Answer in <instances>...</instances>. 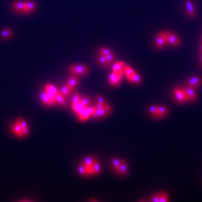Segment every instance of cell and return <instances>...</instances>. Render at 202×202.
Masks as SVG:
<instances>
[{"instance_id": "cell-1", "label": "cell", "mask_w": 202, "mask_h": 202, "mask_svg": "<svg viewBox=\"0 0 202 202\" xmlns=\"http://www.w3.org/2000/svg\"><path fill=\"white\" fill-rule=\"evenodd\" d=\"M173 94L175 100L180 103H184L185 102L189 101V99L186 96L183 88H175L173 89Z\"/></svg>"}, {"instance_id": "cell-2", "label": "cell", "mask_w": 202, "mask_h": 202, "mask_svg": "<svg viewBox=\"0 0 202 202\" xmlns=\"http://www.w3.org/2000/svg\"><path fill=\"white\" fill-rule=\"evenodd\" d=\"M70 70L73 73L79 75L86 74L88 72V69L87 66L83 65H76L71 66L70 67Z\"/></svg>"}, {"instance_id": "cell-3", "label": "cell", "mask_w": 202, "mask_h": 202, "mask_svg": "<svg viewBox=\"0 0 202 202\" xmlns=\"http://www.w3.org/2000/svg\"><path fill=\"white\" fill-rule=\"evenodd\" d=\"M163 33L167 43H170L173 46H178L180 44V40L175 34L168 32H163Z\"/></svg>"}, {"instance_id": "cell-4", "label": "cell", "mask_w": 202, "mask_h": 202, "mask_svg": "<svg viewBox=\"0 0 202 202\" xmlns=\"http://www.w3.org/2000/svg\"><path fill=\"white\" fill-rule=\"evenodd\" d=\"M202 83L201 78L199 76H194L190 77L186 81V86L196 89Z\"/></svg>"}, {"instance_id": "cell-5", "label": "cell", "mask_w": 202, "mask_h": 202, "mask_svg": "<svg viewBox=\"0 0 202 202\" xmlns=\"http://www.w3.org/2000/svg\"><path fill=\"white\" fill-rule=\"evenodd\" d=\"M123 72H114L111 74L109 78V81L112 85H116L120 81L122 80L123 78Z\"/></svg>"}, {"instance_id": "cell-6", "label": "cell", "mask_w": 202, "mask_h": 202, "mask_svg": "<svg viewBox=\"0 0 202 202\" xmlns=\"http://www.w3.org/2000/svg\"><path fill=\"white\" fill-rule=\"evenodd\" d=\"M183 89L186 96L189 98V101H192L193 102L196 101L197 100V96L196 92L195 91V89L190 86H186L185 88H183Z\"/></svg>"}, {"instance_id": "cell-7", "label": "cell", "mask_w": 202, "mask_h": 202, "mask_svg": "<svg viewBox=\"0 0 202 202\" xmlns=\"http://www.w3.org/2000/svg\"><path fill=\"white\" fill-rule=\"evenodd\" d=\"M111 111L110 106L108 104H104V107L100 109H96L92 117H102L103 116Z\"/></svg>"}, {"instance_id": "cell-8", "label": "cell", "mask_w": 202, "mask_h": 202, "mask_svg": "<svg viewBox=\"0 0 202 202\" xmlns=\"http://www.w3.org/2000/svg\"><path fill=\"white\" fill-rule=\"evenodd\" d=\"M155 42H156V46L159 49L164 47L166 45L167 42V40L166 39V37L164 35L163 32L160 33L158 35V36L156 37Z\"/></svg>"}, {"instance_id": "cell-9", "label": "cell", "mask_w": 202, "mask_h": 202, "mask_svg": "<svg viewBox=\"0 0 202 202\" xmlns=\"http://www.w3.org/2000/svg\"><path fill=\"white\" fill-rule=\"evenodd\" d=\"M14 9L19 13L25 14V4L23 1H15L13 3Z\"/></svg>"}, {"instance_id": "cell-10", "label": "cell", "mask_w": 202, "mask_h": 202, "mask_svg": "<svg viewBox=\"0 0 202 202\" xmlns=\"http://www.w3.org/2000/svg\"><path fill=\"white\" fill-rule=\"evenodd\" d=\"M72 108L73 110L75 111L76 113H77L78 115L83 113L84 111H85L86 108V106L83 104L81 102H79L77 103L72 104Z\"/></svg>"}, {"instance_id": "cell-11", "label": "cell", "mask_w": 202, "mask_h": 202, "mask_svg": "<svg viewBox=\"0 0 202 202\" xmlns=\"http://www.w3.org/2000/svg\"><path fill=\"white\" fill-rule=\"evenodd\" d=\"M185 4L188 15L191 18H193L195 15V8L194 4L191 0H186Z\"/></svg>"}, {"instance_id": "cell-12", "label": "cell", "mask_w": 202, "mask_h": 202, "mask_svg": "<svg viewBox=\"0 0 202 202\" xmlns=\"http://www.w3.org/2000/svg\"><path fill=\"white\" fill-rule=\"evenodd\" d=\"M25 14H31L36 9V5L33 1H25Z\"/></svg>"}, {"instance_id": "cell-13", "label": "cell", "mask_w": 202, "mask_h": 202, "mask_svg": "<svg viewBox=\"0 0 202 202\" xmlns=\"http://www.w3.org/2000/svg\"><path fill=\"white\" fill-rule=\"evenodd\" d=\"M12 31L10 28H5L1 31L0 37L4 40H7L11 38L12 36Z\"/></svg>"}, {"instance_id": "cell-14", "label": "cell", "mask_w": 202, "mask_h": 202, "mask_svg": "<svg viewBox=\"0 0 202 202\" xmlns=\"http://www.w3.org/2000/svg\"><path fill=\"white\" fill-rule=\"evenodd\" d=\"M125 64L123 62H117L114 64L112 66V71L114 72H122L123 69L125 67Z\"/></svg>"}, {"instance_id": "cell-15", "label": "cell", "mask_w": 202, "mask_h": 202, "mask_svg": "<svg viewBox=\"0 0 202 202\" xmlns=\"http://www.w3.org/2000/svg\"><path fill=\"white\" fill-rule=\"evenodd\" d=\"M117 171L122 175H125L127 173L128 165H127L126 162L125 161H124L123 160L121 161V163L120 164V166Z\"/></svg>"}, {"instance_id": "cell-16", "label": "cell", "mask_w": 202, "mask_h": 202, "mask_svg": "<svg viewBox=\"0 0 202 202\" xmlns=\"http://www.w3.org/2000/svg\"><path fill=\"white\" fill-rule=\"evenodd\" d=\"M55 99L56 102H57L61 105L65 106L66 104L65 96L62 95L60 92H59L57 94H56Z\"/></svg>"}, {"instance_id": "cell-17", "label": "cell", "mask_w": 202, "mask_h": 202, "mask_svg": "<svg viewBox=\"0 0 202 202\" xmlns=\"http://www.w3.org/2000/svg\"><path fill=\"white\" fill-rule=\"evenodd\" d=\"M78 80L76 76H73L71 77L66 83V84L69 86L70 88L73 89L74 87H75L78 84Z\"/></svg>"}, {"instance_id": "cell-18", "label": "cell", "mask_w": 202, "mask_h": 202, "mask_svg": "<svg viewBox=\"0 0 202 202\" xmlns=\"http://www.w3.org/2000/svg\"><path fill=\"white\" fill-rule=\"evenodd\" d=\"M168 111L167 107L163 106H158V117H163L166 116L168 113Z\"/></svg>"}, {"instance_id": "cell-19", "label": "cell", "mask_w": 202, "mask_h": 202, "mask_svg": "<svg viewBox=\"0 0 202 202\" xmlns=\"http://www.w3.org/2000/svg\"><path fill=\"white\" fill-rule=\"evenodd\" d=\"M124 72L126 76H127L128 80L131 78V77L133 76V75H134L135 73L134 71L128 66H125V67L124 68Z\"/></svg>"}, {"instance_id": "cell-20", "label": "cell", "mask_w": 202, "mask_h": 202, "mask_svg": "<svg viewBox=\"0 0 202 202\" xmlns=\"http://www.w3.org/2000/svg\"><path fill=\"white\" fill-rule=\"evenodd\" d=\"M97 159L93 157H86L84 159V164L86 166L93 165L96 162Z\"/></svg>"}, {"instance_id": "cell-21", "label": "cell", "mask_w": 202, "mask_h": 202, "mask_svg": "<svg viewBox=\"0 0 202 202\" xmlns=\"http://www.w3.org/2000/svg\"><path fill=\"white\" fill-rule=\"evenodd\" d=\"M40 97H41V99L42 100V101H43L44 103L47 104H52V103H51V102L50 101L49 98V97H48V96H47V93H46V91L41 93V95H40Z\"/></svg>"}, {"instance_id": "cell-22", "label": "cell", "mask_w": 202, "mask_h": 202, "mask_svg": "<svg viewBox=\"0 0 202 202\" xmlns=\"http://www.w3.org/2000/svg\"><path fill=\"white\" fill-rule=\"evenodd\" d=\"M141 76L135 72L134 75H133L131 78L129 80V81L135 83L136 84H139L141 82Z\"/></svg>"}, {"instance_id": "cell-23", "label": "cell", "mask_w": 202, "mask_h": 202, "mask_svg": "<svg viewBox=\"0 0 202 202\" xmlns=\"http://www.w3.org/2000/svg\"><path fill=\"white\" fill-rule=\"evenodd\" d=\"M72 89L70 88L69 86H67V84H66L65 86H62V88L61 89V93L62 95H64L65 97V96H67L70 93V91Z\"/></svg>"}, {"instance_id": "cell-24", "label": "cell", "mask_w": 202, "mask_h": 202, "mask_svg": "<svg viewBox=\"0 0 202 202\" xmlns=\"http://www.w3.org/2000/svg\"><path fill=\"white\" fill-rule=\"evenodd\" d=\"M159 202H168V198L165 191H161L159 193Z\"/></svg>"}, {"instance_id": "cell-25", "label": "cell", "mask_w": 202, "mask_h": 202, "mask_svg": "<svg viewBox=\"0 0 202 202\" xmlns=\"http://www.w3.org/2000/svg\"><path fill=\"white\" fill-rule=\"evenodd\" d=\"M90 117H91V115L86 110V111H84L83 113L79 115V119L81 121H84L86 120L87 119H88Z\"/></svg>"}, {"instance_id": "cell-26", "label": "cell", "mask_w": 202, "mask_h": 202, "mask_svg": "<svg viewBox=\"0 0 202 202\" xmlns=\"http://www.w3.org/2000/svg\"><path fill=\"white\" fill-rule=\"evenodd\" d=\"M121 161L122 160L118 159V158H115L112 160V163L113 167H114V168L116 171L118 170V169L120 166V164L121 163Z\"/></svg>"}, {"instance_id": "cell-27", "label": "cell", "mask_w": 202, "mask_h": 202, "mask_svg": "<svg viewBox=\"0 0 202 202\" xmlns=\"http://www.w3.org/2000/svg\"><path fill=\"white\" fill-rule=\"evenodd\" d=\"M149 111L150 113L154 116H158V106H151L149 107Z\"/></svg>"}, {"instance_id": "cell-28", "label": "cell", "mask_w": 202, "mask_h": 202, "mask_svg": "<svg viewBox=\"0 0 202 202\" xmlns=\"http://www.w3.org/2000/svg\"><path fill=\"white\" fill-rule=\"evenodd\" d=\"M45 91H48L49 92H52L53 93H54L55 94H57L59 92L57 89V88H56L55 86L52 84H48L46 86V90Z\"/></svg>"}, {"instance_id": "cell-29", "label": "cell", "mask_w": 202, "mask_h": 202, "mask_svg": "<svg viewBox=\"0 0 202 202\" xmlns=\"http://www.w3.org/2000/svg\"><path fill=\"white\" fill-rule=\"evenodd\" d=\"M13 130L16 134L19 135H22L23 134L22 132V128L20 127V126L18 123L13 126Z\"/></svg>"}, {"instance_id": "cell-30", "label": "cell", "mask_w": 202, "mask_h": 202, "mask_svg": "<svg viewBox=\"0 0 202 202\" xmlns=\"http://www.w3.org/2000/svg\"><path fill=\"white\" fill-rule=\"evenodd\" d=\"M101 166L97 162H96L93 165V174H97L101 171Z\"/></svg>"}, {"instance_id": "cell-31", "label": "cell", "mask_w": 202, "mask_h": 202, "mask_svg": "<svg viewBox=\"0 0 202 202\" xmlns=\"http://www.w3.org/2000/svg\"><path fill=\"white\" fill-rule=\"evenodd\" d=\"M45 91L46 92V93H47V96H48V97L49 98L50 101L51 102L52 104L55 103L56 102V94H55L54 93H53L52 92H49V91Z\"/></svg>"}, {"instance_id": "cell-32", "label": "cell", "mask_w": 202, "mask_h": 202, "mask_svg": "<svg viewBox=\"0 0 202 202\" xmlns=\"http://www.w3.org/2000/svg\"><path fill=\"white\" fill-rule=\"evenodd\" d=\"M80 99H81V97L79 94L78 93H75L71 99V105L78 103L80 101Z\"/></svg>"}, {"instance_id": "cell-33", "label": "cell", "mask_w": 202, "mask_h": 202, "mask_svg": "<svg viewBox=\"0 0 202 202\" xmlns=\"http://www.w3.org/2000/svg\"><path fill=\"white\" fill-rule=\"evenodd\" d=\"M98 62L103 65H107L108 64V62L107 61V60L106 59V56L103 55H101L99 57H98Z\"/></svg>"}, {"instance_id": "cell-34", "label": "cell", "mask_w": 202, "mask_h": 202, "mask_svg": "<svg viewBox=\"0 0 202 202\" xmlns=\"http://www.w3.org/2000/svg\"><path fill=\"white\" fill-rule=\"evenodd\" d=\"M78 171H79L80 174H81L83 175H87L86 169V166L84 163L80 165L78 167Z\"/></svg>"}, {"instance_id": "cell-35", "label": "cell", "mask_w": 202, "mask_h": 202, "mask_svg": "<svg viewBox=\"0 0 202 202\" xmlns=\"http://www.w3.org/2000/svg\"><path fill=\"white\" fill-rule=\"evenodd\" d=\"M100 52H101V55L104 56L108 55L110 54H112V51L110 49H106V48H103V47L100 49Z\"/></svg>"}, {"instance_id": "cell-36", "label": "cell", "mask_w": 202, "mask_h": 202, "mask_svg": "<svg viewBox=\"0 0 202 202\" xmlns=\"http://www.w3.org/2000/svg\"><path fill=\"white\" fill-rule=\"evenodd\" d=\"M96 110V108L95 106H91V107H88L87 106L86 108V111L89 113V114L91 115V116H92V115L94 114Z\"/></svg>"}, {"instance_id": "cell-37", "label": "cell", "mask_w": 202, "mask_h": 202, "mask_svg": "<svg viewBox=\"0 0 202 202\" xmlns=\"http://www.w3.org/2000/svg\"><path fill=\"white\" fill-rule=\"evenodd\" d=\"M80 102H81L84 105L88 106V105L91 102V99H90V98H88L87 97H84L81 98Z\"/></svg>"}, {"instance_id": "cell-38", "label": "cell", "mask_w": 202, "mask_h": 202, "mask_svg": "<svg viewBox=\"0 0 202 202\" xmlns=\"http://www.w3.org/2000/svg\"><path fill=\"white\" fill-rule=\"evenodd\" d=\"M151 201L152 202H159V193H156L152 196Z\"/></svg>"}, {"instance_id": "cell-39", "label": "cell", "mask_w": 202, "mask_h": 202, "mask_svg": "<svg viewBox=\"0 0 202 202\" xmlns=\"http://www.w3.org/2000/svg\"><path fill=\"white\" fill-rule=\"evenodd\" d=\"M86 172L88 175L93 174V165L86 166Z\"/></svg>"}, {"instance_id": "cell-40", "label": "cell", "mask_w": 202, "mask_h": 202, "mask_svg": "<svg viewBox=\"0 0 202 202\" xmlns=\"http://www.w3.org/2000/svg\"><path fill=\"white\" fill-rule=\"evenodd\" d=\"M106 59H107V61H108V63H110L113 60L114 58H115L114 55H113V54L112 53V54H109V55H108L106 56Z\"/></svg>"}, {"instance_id": "cell-41", "label": "cell", "mask_w": 202, "mask_h": 202, "mask_svg": "<svg viewBox=\"0 0 202 202\" xmlns=\"http://www.w3.org/2000/svg\"><path fill=\"white\" fill-rule=\"evenodd\" d=\"M96 99H97V101L98 103H102V104H105L104 99L103 98L102 96H97V97H96Z\"/></svg>"}, {"instance_id": "cell-42", "label": "cell", "mask_w": 202, "mask_h": 202, "mask_svg": "<svg viewBox=\"0 0 202 202\" xmlns=\"http://www.w3.org/2000/svg\"><path fill=\"white\" fill-rule=\"evenodd\" d=\"M18 123L20 126V127L22 129L27 127V124H26V123L25 121L24 120H21L20 121L18 122Z\"/></svg>"}, {"instance_id": "cell-43", "label": "cell", "mask_w": 202, "mask_h": 202, "mask_svg": "<svg viewBox=\"0 0 202 202\" xmlns=\"http://www.w3.org/2000/svg\"><path fill=\"white\" fill-rule=\"evenodd\" d=\"M104 104H102V103H98L97 104H96L95 106V107L96 109H100V108H103L104 106Z\"/></svg>"}, {"instance_id": "cell-44", "label": "cell", "mask_w": 202, "mask_h": 202, "mask_svg": "<svg viewBox=\"0 0 202 202\" xmlns=\"http://www.w3.org/2000/svg\"><path fill=\"white\" fill-rule=\"evenodd\" d=\"M22 132H23V134H28V132H29V130H28V129L27 128V127L22 129Z\"/></svg>"}, {"instance_id": "cell-45", "label": "cell", "mask_w": 202, "mask_h": 202, "mask_svg": "<svg viewBox=\"0 0 202 202\" xmlns=\"http://www.w3.org/2000/svg\"><path fill=\"white\" fill-rule=\"evenodd\" d=\"M201 52H202V45H201Z\"/></svg>"}, {"instance_id": "cell-46", "label": "cell", "mask_w": 202, "mask_h": 202, "mask_svg": "<svg viewBox=\"0 0 202 202\" xmlns=\"http://www.w3.org/2000/svg\"><path fill=\"white\" fill-rule=\"evenodd\" d=\"M201 61H202V55H201Z\"/></svg>"}]
</instances>
